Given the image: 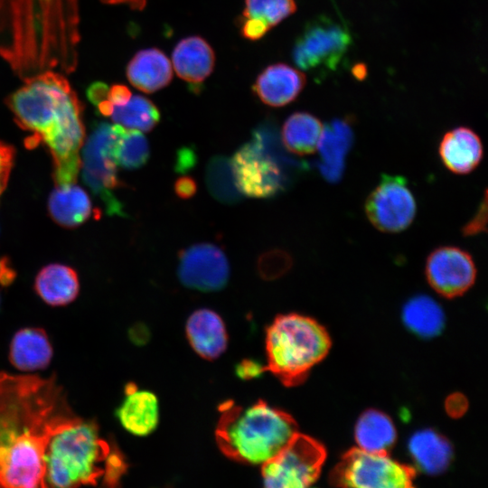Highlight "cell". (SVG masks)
<instances>
[{
  "instance_id": "obj_1",
  "label": "cell",
  "mask_w": 488,
  "mask_h": 488,
  "mask_svg": "<svg viewBox=\"0 0 488 488\" xmlns=\"http://www.w3.org/2000/svg\"><path fill=\"white\" fill-rule=\"evenodd\" d=\"M80 418L54 375L0 372V487H46L48 443Z\"/></svg>"
},
{
  "instance_id": "obj_11",
  "label": "cell",
  "mask_w": 488,
  "mask_h": 488,
  "mask_svg": "<svg viewBox=\"0 0 488 488\" xmlns=\"http://www.w3.org/2000/svg\"><path fill=\"white\" fill-rule=\"evenodd\" d=\"M352 37L342 24L327 16L309 22L296 39L293 59L305 70H334L351 46Z\"/></svg>"
},
{
  "instance_id": "obj_2",
  "label": "cell",
  "mask_w": 488,
  "mask_h": 488,
  "mask_svg": "<svg viewBox=\"0 0 488 488\" xmlns=\"http://www.w3.org/2000/svg\"><path fill=\"white\" fill-rule=\"evenodd\" d=\"M78 20L77 0H0V55L24 80L56 70L70 72Z\"/></svg>"
},
{
  "instance_id": "obj_31",
  "label": "cell",
  "mask_w": 488,
  "mask_h": 488,
  "mask_svg": "<svg viewBox=\"0 0 488 488\" xmlns=\"http://www.w3.org/2000/svg\"><path fill=\"white\" fill-rule=\"evenodd\" d=\"M352 137L350 125L344 120H334L324 127L317 149L324 156L326 169L334 174L342 166L343 154L349 147Z\"/></svg>"
},
{
  "instance_id": "obj_6",
  "label": "cell",
  "mask_w": 488,
  "mask_h": 488,
  "mask_svg": "<svg viewBox=\"0 0 488 488\" xmlns=\"http://www.w3.org/2000/svg\"><path fill=\"white\" fill-rule=\"evenodd\" d=\"M331 347L325 329L315 320L297 314L277 315L267 330V370L285 386L301 384Z\"/></svg>"
},
{
  "instance_id": "obj_21",
  "label": "cell",
  "mask_w": 488,
  "mask_h": 488,
  "mask_svg": "<svg viewBox=\"0 0 488 488\" xmlns=\"http://www.w3.org/2000/svg\"><path fill=\"white\" fill-rule=\"evenodd\" d=\"M52 357L50 340L42 328H23L11 341L9 359L13 366L21 371L42 370L48 366Z\"/></svg>"
},
{
  "instance_id": "obj_10",
  "label": "cell",
  "mask_w": 488,
  "mask_h": 488,
  "mask_svg": "<svg viewBox=\"0 0 488 488\" xmlns=\"http://www.w3.org/2000/svg\"><path fill=\"white\" fill-rule=\"evenodd\" d=\"M326 451L315 439L296 433L274 457L262 465L266 487L304 488L318 478Z\"/></svg>"
},
{
  "instance_id": "obj_33",
  "label": "cell",
  "mask_w": 488,
  "mask_h": 488,
  "mask_svg": "<svg viewBox=\"0 0 488 488\" xmlns=\"http://www.w3.org/2000/svg\"><path fill=\"white\" fill-rule=\"evenodd\" d=\"M291 256L282 249L268 250L257 261L258 275L265 280H273L286 274L292 267Z\"/></svg>"
},
{
  "instance_id": "obj_39",
  "label": "cell",
  "mask_w": 488,
  "mask_h": 488,
  "mask_svg": "<svg viewBox=\"0 0 488 488\" xmlns=\"http://www.w3.org/2000/svg\"><path fill=\"white\" fill-rule=\"evenodd\" d=\"M446 408L451 417H461L467 408L466 399L461 394H453L446 399Z\"/></svg>"
},
{
  "instance_id": "obj_34",
  "label": "cell",
  "mask_w": 488,
  "mask_h": 488,
  "mask_svg": "<svg viewBox=\"0 0 488 488\" xmlns=\"http://www.w3.org/2000/svg\"><path fill=\"white\" fill-rule=\"evenodd\" d=\"M13 160V148L3 142H0V196L6 186Z\"/></svg>"
},
{
  "instance_id": "obj_16",
  "label": "cell",
  "mask_w": 488,
  "mask_h": 488,
  "mask_svg": "<svg viewBox=\"0 0 488 488\" xmlns=\"http://www.w3.org/2000/svg\"><path fill=\"white\" fill-rule=\"evenodd\" d=\"M438 153L446 169L456 174H467L481 163L483 147L474 130L459 127L443 136Z\"/></svg>"
},
{
  "instance_id": "obj_18",
  "label": "cell",
  "mask_w": 488,
  "mask_h": 488,
  "mask_svg": "<svg viewBox=\"0 0 488 488\" xmlns=\"http://www.w3.org/2000/svg\"><path fill=\"white\" fill-rule=\"evenodd\" d=\"M176 74L190 84H201L212 72L215 55L211 45L200 36L180 41L172 54Z\"/></svg>"
},
{
  "instance_id": "obj_19",
  "label": "cell",
  "mask_w": 488,
  "mask_h": 488,
  "mask_svg": "<svg viewBox=\"0 0 488 488\" xmlns=\"http://www.w3.org/2000/svg\"><path fill=\"white\" fill-rule=\"evenodd\" d=\"M117 415L127 431L137 436H147L158 423L157 398L153 392L138 390L135 384H128Z\"/></svg>"
},
{
  "instance_id": "obj_12",
  "label": "cell",
  "mask_w": 488,
  "mask_h": 488,
  "mask_svg": "<svg viewBox=\"0 0 488 488\" xmlns=\"http://www.w3.org/2000/svg\"><path fill=\"white\" fill-rule=\"evenodd\" d=\"M364 209L368 220L377 230L397 233L413 222L417 203L404 177L385 174L368 195Z\"/></svg>"
},
{
  "instance_id": "obj_41",
  "label": "cell",
  "mask_w": 488,
  "mask_h": 488,
  "mask_svg": "<svg viewBox=\"0 0 488 488\" xmlns=\"http://www.w3.org/2000/svg\"><path fill=\"white\" fill-rule=\"evenodd\" d=\"M15 273L9 267L5 258H0V284L4 286L9 285L14 278Z\"/></svg>"
},
{
  "instance_id": "obj_23",
  "label": "cell",
  "mask_w": 488,
  "mask_h": 488,
  "mask_svg": "<svg viewBox=\"0 0 488 488\" xmlns=\"http://www.w3.org/2000/svg\"><path fill=\"white\" fill-rule=\"evenodd\" d=\"M34 288L45 303L59 306L68 305L76 298L80 284L78 276L71 267L52 264L39 272Z\"/></svg>"
},
{
  "instance_id": "obj_25",
  "label": "cell",
  "mask_w": 488,
  "mask_h": 488,
  "mask_svg": "<svg viewBox=\"0 0 488 488\" xmlns=\"http://www.w3.org/2000/svg\"><path fill=\"white\" fill-rule=\"evenodd\" d=\"M322 122L307 112H296L285 121L281 142L285 149L296 155L314 153L323 133Z\"/></svg>"
},
{
  "instance_id": "obj_15",
  "label": "cell",
  "mask_w": 488,
  "mask_h": 488,
  "mask_svg": "<svg viewBox=\"0 0 488 488\" xmlns=\"http://www.w3.org/2000/svg\"><path fill=\"white\" fill-rule=\"evenodd\" d=\"M305 82V76L300 70L277 63L262 70L256 80L253 91L264 104L278 108L295 100Z\"/></svg>"
},
{
  "instance_id": "obj_28",
  "label": "cell",
  "mask_w": 488,
  "mask_h": 488,
  "mask_svg": "<svg viewBox=\"0 0 488 488\" xmlns=\"http://www.w3.org/2000/svg\"><path fill=\"white\" fill-rule=\"evenodd\" d=\"M123 127L149 132L160 121V111L148 99L135 95L122 106H114L109 116Z\"/></svg>"
},
{
  "instance_id": "obj_20",
  "label": "cell",
  "mask_w": 488,
  "mask_h": 488,
  "mask_svg": "<svg viewBox=\"0 0 488 488\" xmlns=\"http://www.w3.org/2000/svg\"><path fill=\"white\" fill-rule=\"evenodd\" d=\"M127 76L136 89L155 92L169 84L173 70L169 59L158 49L150 48L138 52L127 67Z\"/></svg>"
},
{
  "instance_id": "obj_22",
  "label": "cell",
  "mask_w": 488,
  "mask_h": 488,
  "mask_svg": "<svg viewBox=\"0 0 488 488\" xmlns=\"http://www.w3.org/2000/svg\"><path fill=\"white\" fill-rule=\"evenodd\" d=\"M48 209L58 224L71 228L89 219L92 205L87 192L73 183L56 185L49 197Z\"/></svg>"
},
{
  "instance_id": "obj_40",
  "label": "cell",
  "mask_w": 488,
  "mask_h": 488,
  "mask_svg": "<svg viewBox=\"0 0 488 488\" xmlns=\"http://www.w3.org/2000/svg\"><path fill=\"white\" fill-rule=\"evenodd\" d=\"M264 367L251 361H243L237 368V373L242 379H252L258 377L264 371Z\"/></svg>"
},
{
  "instance_id": "obj_3",
  "label": "cell",
  "mask_w": 488,
  "mask_h": 488,
  "mask_svg": "<svg viewBox=\"0 0 488 488\" xmlns=\"http://www.w3.org/2000/svg\"><path fill=\"white\" fill-rule=\"evenodd\" d=\"M6 104L17 124L44 142L54 162L56 185L73 183L80 169L84 143L82 107L66 78L46 71L25 80Z\"/></svg>"
},
{
  "instance_id": "obj_32",
  "label": "cell",
  "mask_w": 488,
  "mask_h": 488,
  "mask_svg": "<svg viewBox=\"0 0 488 488\" xmlns=\"http://www.w3.org/2000/svg\"><path fill=\"white\" fill-rule=\"evenodd\" d=\"M296 10L295 0H245L240 18L256 22L268 32Z\"/></svg>"
},
{
  "instance_id": "obj_7",
  "label": "cell",
  "mask_w": 488,
  "mask_h": 488,
  "mask_svg": "<svg viewBox=\"0 0 488 488\" xmlns=\"http://www.w3.org/2000/svg\"><path fill=\"white\" fill-rule=\"evenodd\" d=\"M275 126L263 122L252 132L251 139L234 154L231 165L241 194L269 199L285 191L288 184L287 158Z\"/></svg>"
},
{
  "instance_id": "obj_8",
  "label": "cell",
  "mask_w": 488,
  "mask_h": 488,
  "mask_svg": "<svg viewBox=\"0 0 488 488\" xmlns=\"http://www.w3.org/2000/svg\"><path fill=\"white\" fill-rule=\"evenodd\" d=\"M121 126L97 124L83 143L80 156L82 180L106 207L107 213L124 215L123 206L114 194L122 184L117 174L114 148Z\"/></svg>"
},
{
  "instance_id": "obj_14",
  "label": "cell",
  "mask_w": 488,
  "mask_h": 488,
  "mask_svg": "<svg viewBox=\"0 0 488 488\" xmlns=\"http://www.w3.org/2000/svg\"><path fill=\"white\" fill-rule=\"evenodd\" d=\"M177 273L186 287L212 292L228 283L230 265L221 248L211 243H197L180 251Z\"/></svg>"
},
{
  "instance_id": "obj_38",
  "label": "cell",
  "mask_w": 488,
  "mask_h": 488,
  "mask_svg": "<svg viewBox=\"0 0 488 488\" xmlns=\"http://www.w3.org/2000/svg\"><path fill=\"white\" fill-rule=\"evenodd\" d=\"M196 161V155L192 148H182L177 153L175 170L178 173H185L194 166Z\"/></svg>"
},
{
  "instance_id": "obj_29",
  "label": "cell",
  "mask_w": 488,
  "mask_h": 488,
  "mask_svg": "<svg viewBox=\"0 0 488 488\" xmlns=\"http://www.w3.org/2000/svg\"><path fill=\"white\" fill-rule=\"evenodd\" d=\"M205 181L212 197L225 204H235L243 198L239 191L230 158L214 155L207 164Z\"/></svg>"
},
{
  "instance_id": "obj_27",
  "label": "cell",
  "mask_w": 488,
  "mask_h": 488,
  "mask_svg": "<svg viewBox=\"0 0 488 488\" xmlns=\"http://www.w3.org/2000/svg\"><path fill=\"white\" fill-rule=\"evenodd\" d=\"M402 319L410 331L421 337L437 335L445 324L441 306L425 295L414 296L405 304Z\"/></svg>"
},
{
  "instance_id": "obj_35",
  "label": "cell",
  "mask_w": 488,
  "mask_h": 488,
  "mask_svg": "<svg viewBox=\"0 0 488 488\" xmlns=\"http://www.w3.org/2000/svg\"><path fill=\"white\" fill-rule=\"evenodd\" d=\"M486 193L484 198L479 206L475 215L471 219L463 229V233L465 236H473L485 230L486 225Z\"/></svg>"
},
{
  "instance_id": "obj_9",
  "label": "cell",
  "mask_w": 488,
  "mask_h": 488,
  "mask_svg": "<svg viewBox=\"0 0 488 488\" xmlns=\"http://www.w3.org/2000/svg\"><path fill=\"white\" fill-rule=\"evenodd\" d=\"M415 470L392 459L388 453L359 447L346 452L330 474L335 486L407 488L413 486Z\"/></svg>"
},
{
  "instance_id": "obj_4",
  "label": "cell",
  "mask_w": 488,
  "mask_h": 488,
  "mask_svg": "<svg viewBox=\"0 0 488 488\" xmlns=\"http://www.w3.org/2000/svg\"><path fill=\"white\" fill-rule=\"evenodd\" d=\"M44 462L46 487L96 485L101 478L115 486L127 470L123 455L101 436L98 424L81 418L51 438Z\"/></svg>"
},
{
  "instance_id": "obj_36",
  "label": "cell",
  "mask_w": 488,
  "mask_h": 488,
  "mask_svg": "<svg viewBox=\"0 0 488 488\" xmlns=\"http://www.w3.org/2000/svg\"><path fill=\"white\" fill-rule=\"evenodd\" d=\"M174 189L179 198L190 199L197 192V183L190 176H182L175 181Z\"/></svg>"
},
{
  "instance_id": "obj_13",
  "label": "cell",
  "mask_w": 488,
  "mask_h": 488,
  "mask_svg": "<svg viewBox=\"0 0 488 488\" xmlns=\"http://www.w3.org/2000/svg\"><path fill=\"white\" fill-rule=\"evenodd\" d=\"M476 272L472 256L455 246L439 247L426 260L425 275L428 284L446 298L465 293L474 285Z\"/></svg>"
},
{
  "instance_id": "obj_42",
  "label": "cell",
  "mask_w": 488,
  "mask_h": 488,
  "mask_svg": "<svg viewBox=\"0 0 488 488\" xmlns=\"http://www.w3.org/2000/svg\"><path fill=\"white\" fill-rule=\"evenodd\" d=\"M105 4L110 5H127L131 9L134 10H142L145 4L146 0H101Z\"/></svg>"
},
{
  "instance_id": "obj_5",
  "label": "cell",
  "mask_w": 488,
  "mask_h": 488,
  "mask_svg": "<svg viewBox=\"0 0 488 488\" xmlns=\"http://www.w3.org/2000/svg\"><path fill=\"white\" fill-rule=\"evenodd\" d=\"M221 410L216 442L227 457L241 463L263 465L298 432L289 414L263 400L247 408L225 403Z\"/></svg>"
},
{
  "instance_id": "obj_17",
  "label": "cell",
  "mask_w": 488,
  "mask_h": 488,
  "mask_svg": "<svg viewBox=\"0 0 488 488\" xmlns=\"http://www.w3.org/2000/svg\"><path fill=\"white\" fill-rule=\"evenodd\" d=\"M186 335L192 349L206 360L218 358L227 348L224 323L217 313L207 308L198 309L190 315Z\"/></svg>"
},
{
  "instance_id": "obj_26",
  "label": "cell",
  "mask_w": 488,
  "mask_h": 488,
  "mask_svg": "<svg viewBox=\"0 0 488 488\" xmlns=\"http://www.w3.org/2000/svg\"><path fill=\"white\" fill-rule=\"evenodd\" d=\"M354 436L359 448L362 450L388 453L395 443L397 433L389 416L376 409H369L359 418Z\"/></svg>"
},
{
  "instance_id": "obj_24",
  "label": "cell",
  "mask_w": 488,
  "mask_h": 488,
  "mask_svg": "<svg viewBox=\"0 0 488 488\" xmlns=\"http://www.w3.org/2000/svg\"><path fill=\"white\" fill-rule=\"evenodd\" d=\"M408 450L414 461L427 474H440L452 459V447L438 433L425 429L416 432L408 441Z\"/></svg>"
},
{
  "instance_id": "obj_30",
  "label": "cell",
  "mask_w": 488,
  "mask_h": 488,
  "mask_svg": "<svg viewBox=\"0 0 488 488\" xmlns=\"http://www.w3.org/2000/svg\"><path fill=\"white\" fill-rule=\"evenodd\" d=\"M149 156V144L141 131L121 127L114 148L117 165L127 170H136L147 163Z\"/></svg>"
},
{
  "instance_id": "obj_37",
  "label": "cell",
  "mask_w": 488,
  "mask_h": 488,
  "mask_svg": "<svg viewBox=\"0 0 488 488\" xmlns=\"http://www.w3.org/2000/svg\"><path fill=\"white\" fill-rule=\"evenodd\" d=\"M132 94L128 88L125 85L115 84L108 89V100L114 106H122L126 104L131 98Z\"/></svg>"
}]
</instances>
